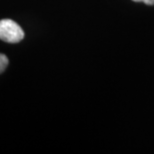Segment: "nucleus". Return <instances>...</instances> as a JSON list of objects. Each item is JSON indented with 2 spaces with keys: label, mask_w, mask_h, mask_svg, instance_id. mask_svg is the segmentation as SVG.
I'll list each match as a JSON object with an SVG mask.
<instances>
[{
  "label": "nucleus",
  "mask_w": 154,
  "mask_h": 154,
  "mask_svg": "<svg viewBox=\"0 0 154 154\" xmlns=\"http://www.w3.org/2000/svg\"><path fill=\"white\" fill-rule=\"evenodd\" d=\"M24 31L10 19L0 20V39L7 43H18L24 38Z\"/></svg>",
  "instance_id": "nucleus-1"
},
{
  "label": "nucleus",
  "mask_w": 154,
  "mask_h": 154,
  "mask_svg": "<svg viewBox=\"0 0 154 154\" xmlns=\"http://www.w3.org/2000/svg\"><path fill=\"white\" fill-rule=\"evenodd\" d=\"M8 64H9V60H8V58L6 57V55L0 53V74L5 71Z\"/></svg>",
  "instance_id": "nucleus-2"
},
{
  "label": "nucleus",
  "mask_w": 154,
  "mask_h": 154,
  "mask_svg": "<svg viewBox=\"0 0 154 154\" xmlns=\"http://www.w3.org/2000/svg\"><path fill=\"white\" fill-rule=\"evenodd\" d=\"M135 2H143L147 5H154V0H133Z\"/></svg>",
  "instance_id": "nucleus-3"
}]
</instances>
